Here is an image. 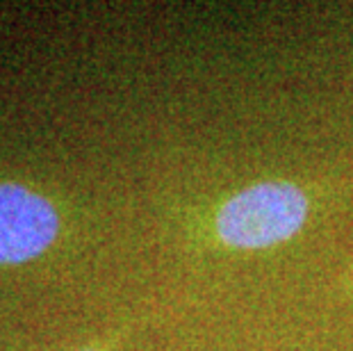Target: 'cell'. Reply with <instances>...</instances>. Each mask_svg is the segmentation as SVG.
<instances>
[{
  "instance_id": "6da1fadb",
  "label": "cell",
  "mask_w": 353,
  "mask_h": 351,
  "mask_svg": "<svg viewBox=\"0 0 353 351\" xmlns=\"http://www.w3.org/2000/svg\"><path fill=\"white\" fill-rule=\"evenodd\" d=\"M310 212L305 192L288 181H265L244 188L219 208L214 228L232 249H267L292 240Z\"/></svg>"
},
{
  "instance_id": "7a4b0ae2",
  "label": "cell",
  "mask_w": 353,
  "mask_h": 351,
  "mask_svg": "<svg viewBox=\"0 0 353 351\" xmlns=\"http://www.w3.org/2000/svg\"><path fill=\"white\" fill-rule=\"evenodd\" d=\"M59 219L48 199L21 185H0V263L39 256L57 237Z\"/></svg>"
},
{
  "instance_id": "3957f363",
  "label": "cell",
  "mask_w": 353,
  "mask_h": 351,
  "mask_svg": "<svg viewBox=\"0 0 353 351\" xmlns=\"http://www.w3.org/2000/svg\"><path fill=\"white\" fill-rule=\"evenodd\" d=\"M87 351H96V349H87Z\"/></svg>"
}]
</instances>
